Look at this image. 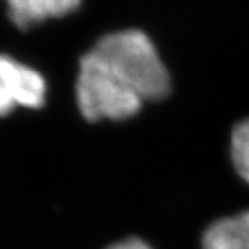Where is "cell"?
<instances>
[{"label":"cell","mask_w":249,"mask_h":249,"mask_svg":"<svg viewBox=\"0 0 249 249\" xmlns=\"http://www.w3.org/2000/svg\"><path fill=\"white\" fill-rule=\"evenodd\" d=\"M170 92V74L142 31L106 34L79 60L76 101L89 122L124 120Z\"/></svg>","instance_id":"cell-1"},{"label":"cell","mask_w":249,"mask_h":249,"mask_svg":"<svg viewBox=\"0 0 249 249\" xmlns=\"http://www.w3.org/2000/svg\"><path fill=\"white\" fill-rule=\"evenodd\" d=\"M230 151L236 173L249 185V118L238 123L233 129Z\"/></svg>","instance_id":"cell-5"},{"label":"cell","mask_w":249,"mask_h":249,"mask_svg":"<svg viewBox=\"0 0 249 249\" xmlns=\"http://www.w3.org/2000/svg\"><path fill=\"white\" fill-rule=\"evenodd\" d=\"M46 101L42 74L28 65L0 53V117L15 107L39 108Z\"/></svg>","instance_id":"cell-2"},{"label":"cell","mask_w":249,"mask_h":249,"mask_svg":"<svg viewBox=\"0 0 249 249\" xmlns=\"http://www.w3.org/2000/svg\"><path fill=\"white\" fill-rule=\"evenodd\" d=\"M107 249H152V246L147 245L141 238H128V240L118 241L115 245L108 246Z\"/></svg>","instance_id":"cell-6"},{"label":"cell","mask_w":249,"mask_h":249,"mask_svg":"<svg viewBox=\"0 0 249 249\" xmlns=\"http://www.w3.org/2000/svg\"><path fill=\"white\" fill-rule=\"evenodd\" d=\"M202 249H249V211L222 217L206 228Z\"/></svg>","instance_id":"cell-4"},{"label":"cell","mask_w":249,"mask_h":249,"mask_svg":"<svg viewBox=\"0 0 249 249\" xmlns=\"http://www.w3.org/2000/svg\"><path fill=\"white\" fill-rule=\"evenodd\" d=\"M7 5L15 26L28 29L49 18H60L74 12L81 0H7Z\"/></svg>","instance_id":"cell-3"}]
</instances>
